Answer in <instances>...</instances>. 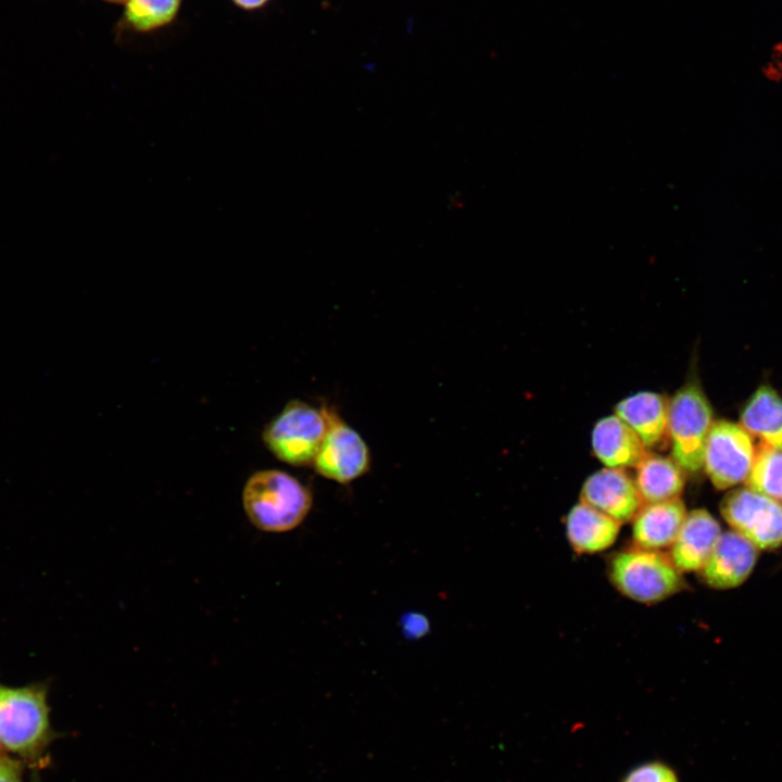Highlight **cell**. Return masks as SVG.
<instances>
[{
	"mask_svg": "<svg viewBox=\"0 0 782 782\" xmlns=\"http://www.w3.org/2000/svg\"><path fill=\"white\" fill-rule=\"evenodd\" d=\"M711 426V406L696 383L683 386L669 400L667 431L672 457L684 470L697 472L703 467Z\"/></svg>",
	"mask_w": 782,
	"mask_h": 782,
	"instance_id": "5b68a950",
	"label": "cell"
},
{
	"mask_svg": "<svg viewBox=\"0 0 782 782\" xmlns=\"http://www.w3.org/2000/svg\"><path fill=\"white\" fill-rule=\"evenodd\" d=\"M607 565L616 590L641 604L659 603L684 586L682 572L660 551L633 546L614 553Z\"/></svg>",
	"mask_w": 782,
	"mask_h": 782,
	"instance_id": "3957f363",
	"label": "cell"
},
{
	"mask_svg": "<svg viewBox=\"0 0 782 782\" xmlns=\"http://www.w3.org/2000/svg\"><path fill=\"white\" fill-rule=\"evenodd\" d=\"M581 502L620 524L632 520L643 505L634 480L623 468L615 467L603 468L584 481Z\"/></svg>",
	"mask_w": 782,
	"mask_h": 782,
	"instance_id": "30bf717a",
	"label": "cell"
},
{
	"mask_svg": "<svg viewBox=\"0 0 782 782\" xmlns=\"http://www.w3.org/2000/svg\"><path fill=\"white\" fill-rule=\"evenodd\" d=\"M328 428L314 459L315 470L326 479L349 483L370 467V451L362 436L335 409L327 406Z\"/></svg>",
	"mask_w": 782,
	"mask_h": 782,
	"instance_id": "ba28073f",
	"label": "cell"
},
{
	"mask_svg": "<svg viewBox=\"0 0 782 782\" xmlns=\"http://www.w3.org/2000/svg\"><path fill=\"white\" fill-rule=\"evenodd\" d=\"M236 4L243 9H256L263 5L267 0H232Z\"/></svg>",
	"mask_w": 782,
	"mask_h": 782,
	"instance_id": "cb8c5ba5",
	"label": "cell"
},
{
	"mask_svg": "<svg viewBox=\"0 0 782 782\" xmlns=\"http://www.w3.org/2000/svg\"><path fill=\"white\" fill-rule=\"evenodd\" d=\"M242 503L250 521L260 530L286 532L297 528L312 507L310 490L293 476L261 470L247 481Z\"/></svg>",
	"mask_w": 782,
	"mask_h": 782,
	"instance_id": "7a4b0ae2",
	"label": "cell"
},
{
	"mask_svg": "<svg viewBox=\"0 0 782 782\" xmlns=\"http://www.w3.org/2000/svg\"><path fill=\"white\" fill-rule=\"evenodd\" d=\"M742 427L774 449L782 451V399L769 386L759 387L741 414Z\"/></svg>",
	"mask_w": 782,
	"mask_h": 782,
	"instance_id": "e0dca14e",
	"label": "cell"
},
{
	"mask_svg": "<svg viewBox=\"0 0 782 782\" xmlns=\"http://www.w3.org/2000/svg\"><path fill=\"white\" fill-rule=\"evenodd\" d=\"M686 514L685 506L679 497L643 504L632 519L634 545L654 551L670 547Z\"/></svg>",
	"mask_w": 782,
	"mask_h": 782,
	"instance_id": "7c38bea8",
	"label": "cell"
},
{
	"mask_svg": "<svg viewBox=\"0 0 782 782\" xmlns=\"http://www.w3.org/2000/svg\"><path fill=\"white\" fill-rule=\"evenodd\" d=\"M48 686L0 682V752L21 760L38 761L53 739Z\"/></svg>",
	"mask_w": 782,
	"mask_h": 782,
	"instance_id": "6da1fadb",
	"label": "cell"
},
{
	"mask_svg": "<svg viewBox=\"0 0 782 782\" xmlns=\"http://www.w3.org/2000/svg\"><path fill=\"white\" fill-rule=\"evenodd\" d=\"M760 73L768 83L782 86V40L772 43L760 66Z\"/></svg>",
	"mask_w": 782,
	"mask_h": 782,
	"instance_id": "44dd1931",
	"label": "cell"
},
{
	"mask_svg": "<svg viewBox=\"0 0 782 782\" xmlns=\"http://www.w3.org/2000/svg\"><path fill=\"white\" fill-rule=\"evenodd\" d=\"M402 628L408 638L418 639L427 633L429 622L422 615L408 614L402 620Z\"/></svg>",
	"mask_w": 782,
	"mask_h": 782,
	"instance_id": "603a6c76",
	"label": "cell"
},
{
	"mask_svg": "<svg viewBox=\"0 0 782 782\" xmlns=\"http://www.w3.org/2000/svg\"><path fill=\"white\" fill-rule=\"evenodd\" d=\"M620 782H680L676 770L661 760H649L632 768Z\"/></svg>",
	"mask_w": 782,
	"mask_h": 782,
	"instance_id": "ffe728a7",
	"label": "cell"
},
{
	"mask_svg": "<svg viewBox=\"0 0 782 782\" xmlns=\"http://www.w3.org/2000/svg\"><path fill=\"white\" fill-rule=\"evenodd\" d=\"M721 528L706 509L686 514L679 533L670 546L669 557L681 572L699 571L716 546Z\"/></svg>",
	"mask_w": 782,
	"mask_h": 782,
	"instance_id": "8fae6325",
	"label": "cell"
},
{
	"mask_svg": "<svg viewBox=\"0 0 782 782\" xmlns=\"http://www.w3.org/2000/svg\"><path fill=\"white\" fill-rule=\"evenodd\" d=\"M620 528V522L581 501L566 517V535L578 554L607 550L617 540Z\"/></svg>",
	"mask_w": 782,
	"mask_h": 782,
	"instance_id": "5bb4252c",
	"label": "cell"
},
{
	"mask_svg": "<svg viewBox=\"0 0 782 782\" xmlns=\"http://www.w3.org/2000/svg\"><path fill=\"white\" fill-rule=\"evenodd\" d=\"M327 428V406L316 408L293 400L265 427L263 441L281 462L293 466L311 465Z\"/></svg>",
	"mask_w": 782,
	"mask_h": 782,
	"instance_id": "277c9868",
	"label": "cell"
},
{
	"mask_svg": "<svg viewBox=\"0 0 782 782\" xmlns=\"http://www.w3.org/2000/svg\"><path fill=\"white\" fill-rule=\"evenodd\" d=\"M0 782H23L21 761L0 752Z\"/></svg>",
	"mask_w": 782,
	"mask_h": 782,
	"instance_id": "7402d4cb",
	"label": "cell"
},
{
	"mask_svg": "<svg viewBox=\"0 0 782 782\" xmlns=\"http://www.w3.org/2000/svg\"><path fill=\"white\" fill-rule=\"evenodd\" d=\"M668 400L658 393L643 391L620 401L615 413L639 436L646 447L663 441L667 431Z\"/></svg>",
	"mask_w": 782,
	"mask_h": 782,
	"instance_id": "9a60e30c",
	"label": "cell"
},
{
	"mask_svg": "<svg viewBox=\"0 0 782 782\" xmlns=\"http://www.w3.org/2000/svg\"><path fill=\"white\" fill-rule=\"evenodd\" d=\"M592 449L606 467H634L646 455L639 436L617 415L600 419L592 431Z\"/></svg>",
	"mask_w": 782,
	"mask_h": 782,
	"instance_id": "4fadbf2b",
	"label": "cell"
},
{
	"mask_svg": "<svg viewBox=\"0 0 782 782\" xmlns=\"http://www.w3.org/2000/svg\"><path fill=\"white\" fill-rule=\"evenodd\" d=\"M747 488L777 501L782 500V451L766 443L755 451Z\"/></svg>",
	"mask_w": 782,
	"mask_h": 782,
	"instance_id": "ac0fdd59",
	"label": "cell"
},
{
	"mask_svg": "<svg viewBox=\"0 0 782 782\" xmlns=\"http://www.w3.org/2000/svg\"><path fill=\"white\" fill-rule=\"evenodd\" d=\"M180 0H125V16L140 31L168 24L177 14Z\"/></svg>",
	"mask_w": 782,
	"mask_h": 782,
	"instance_id": "d6986e66",
	"label": "cell"
},
{
	"mask_svg": "<svg viewBox=\"0 0 782 782\" xmlns=\"http://www.w3.org/2000/svg\"><path fill=\"white\" fill-rule=\"evenodd\" d=\"M106 1H111V2H125V0H106Z\"/></svg>",
	"mask_w": 782,
	"mask_h": 782,
	"instance_id": "d4e9b609",
	"label": "cell"
},
{
	"mask_svg": "<svg viewBox=\"0 0 782 782\" xmlns=\"http://www.w3.org/2000/svg\"><path fill=\"white\" fill-rule=\"evenodd\" d=\"M720 512L732 530L759 550L782 543V505L779 501L748 488L735 489L721 502Z\"/></svg>",
	"mask_w": 782,
	"mask_h": 782,
	"instance_id": "52a82bcc",
	"label": "cell"
},
{
	"mask_svg": "<svg viewBox=\"0 0 782 782\" xmlns=\"http://www.w3.org/2000/svg\"><path fill=\"white\" fill-rule=\"evenodd\" d=\"M755 449L749 433L728 420L712 422L708 433L703 466L714 487L726 490L747 479Z\"/></svg>",
	"mask_w": 782,
	"mask_h": 782,
	"instance_id": "8992f818",
	"label": "cell"
},
{
	"mask_svg": "<svg viewBox=\"0 0 782 782\" xmlns=\"http://www.w3.org/2000/svg\"><path fill=\"white\" fill-rule=\"evenodd\" d=\"M759 548L741 533H721L709 558L698 571L702 581L717 590L742 584L753 571Z\"/></svg>",
	"mask_w": 782,
	"mask_h": 782,
	"instance_id": "9c48e42d",
	"label": "cell"
},
{
	"mask_svg": "<svg viewBox=\"0 0 782 782\" xmlns=\"http://www.w3.org/2000/svg\"><path fill=\"white\" fill-rule=\"evenodd\" d=\"M635 467L634 483L643 504L681 495L685 483L684 469L673 458L646 453Z\"/></svg>",
	"mask_w": 782,
	"mask_h": 782,
	"instance_id": "2e32d148",
	"label": "cell"
}]
</instances>
